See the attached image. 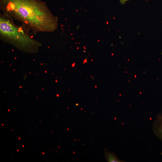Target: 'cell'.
Masks as SVG:
<instances>
[{"instance_id":"obj_2","label":"cell","mask_w":162,"mask_h":162,"mask_svg":"<svg viewBox=\"0 0 162 162\" xmlns=\"http://www.w3.org/2000/svg\"><path fill=\"white\" fill-rule=\"evenodd\" d=\"M0 38L1 40L24 48H36L40 45L28 31L15 24L11 19L1 13Z\"/></svg>"},{"instance_id":"obj_5","label":"cell","mask_w":162,"mask_h":162,"mask_svg":"<svg viewBox=\"0 0 162 162\" xmlns=\"http://www.w3.org/2000/svg\"><path fill=\"white\" fill-rule=\"evenodd\" d=\"M128 0H120V2L122 4H124Z\"/></svg>"},{"instance_id":"obj_1","label":"cell","mask_w":162,"mask_h":162,"mask_svg":"<svg viewBox=\"0 0 162 162\" xmlns=\"http://www.w3.org/2000/svg\"><path fill=\"white\" fill-rule=\"evenodd\" d=\"M0 8L4 15L20 22L35 33L51 32L58 28L57 17L40 0H0Z\"/></svg>"},{"instance_id":"obj_3","label":"cell","mask_w":162,"mask_h":162,"mask_svg":"<svg viewBox=\"0 0 162 162\" xmlns=\"http://www.w3.org/2000/svg\"><path fill=\"white\" fill-rule=\"evenodd\" d=\"M154 134L162 140V115L159 114L156 117L153 125Z\"/></svg>"},{"instance_id":"obj_4","label":"cell","mask_w":162,"mask_h":162,"mask_svg":"<svg viewBox=\"0 0 162 162\" xmlns=\"http://www.w3.org/2000/svg\"><path fill=\"white\" fill-rule=\"evenodd\" d=\"M105 158L108 162H122L118 159L115 154L108 152H106L104 154Z\"/></svg>"}]
</instances>
